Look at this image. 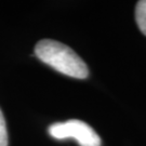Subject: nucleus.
<instances>
[{
  "label": "nucleus",
  "instance_id": "f257e3e1",
  "mask_svg": "<svg viewBox=\"0 0 146 146\" xmlns=\"http://www.w3.org/2000/svg\"><path fill=\"white\" fill-rule=\"evenodd\" d=\"M35 54L41 62L58 73L77 79L88 77L87 64L74 50L61 42L52 39H42L37 42Z\"/></svg>",
  "mask_w": 146,
  "mask_h": 146
},
{
  "label": "nucleus",
  "instance_id": "f03ea898",
  "mask_svg": "<svg viewBox=\"0 0 146 146\" xmlns=\"http://www.w3.org/2000/svg\"><path fill=\"white\" fill-rule=\"evenodd\" d=\"M48 132L56 140L75 139L80 146H101L99 134L91 128V125L78 119L53 123L49 127Z\"/></svg>",
  "mask_w": 146,
  "mask_h": 146
},
{
  "label": "nucleus",
  "instance_id": "7ed1b4c3",
  "mask_svg": "<svg viewBox=\"0 0 146 146\" xmlns=\"http://www.w3.org/2000/svg\"><path fill=\"white\" fill-rule=\"evenodd\" d=\"M135 20L141 33L146 36V0H141L136 3Z\"/></svg>",
  "mask_w": 146,
  "mask_h": 146
},
{
  "label": "nucleus",
  "instance_id": "20e7f679",
  "mask_svg": "<svg viewBox=\"0 0 146 146\" xmlns=\"http://www.w3.org/2000/svg\"><path fill=\"white\" fill-rule=\"evenodd\" d=\"M0 146H8V132L3 114L0 110Z\"/></svg>",
  "mask_w": 146,
  "mask_h": 146
}]
</instances>
